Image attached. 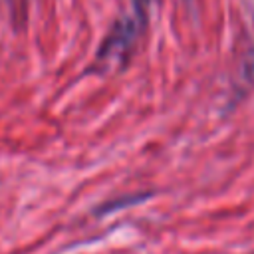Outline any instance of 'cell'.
I'll list each match as a JSON object with an SVG mask.
<instances>
[{
	"label": "cell",
	"instance_id": "cell-1",
	"mask_svg": "<svg viewBox=\"0 0 254 254\" xmlns=\"http://www.w3.org/2000/svg\"><path fill=\"white\" fill-rule=\"evenodd\" d=\"M149 4L151 0H131V12L113 22L109 34L105 36L99 50L95 52L91 69L105 67L111 62H125L129 50L133 48L135 40L139 38L147 22Z\"/></svg>",
	"mask_w": 254,
	"mask_h": 254
},
{
	"label": "cell",
	"instance_id": "cell-2",
	"mask_svg": "<svg viewBox=\"0 0 254 254\" xmlns=\"http://www.w3.org/2000/svg\"><path fill=\"white\" fill-rule=\"evenodd\" d=\"M8 8H10V14L14 18V26H22L24 20H26V0H6Z\"/></svg>",
	"mask_w": 254,
	"mask_h": 254
}]
</instances>
